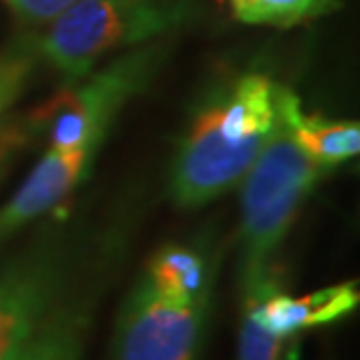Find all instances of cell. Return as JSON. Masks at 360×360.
I'll return each mask as SVG.
<instances>
[{
  "mask_svg": "<svg viewBox=\"0 0 360 360\" xmlns=\"http://www.w3.org/2000/svg\"><path fill=\"white\" fill-rule=\"evenodd\" d=\"M278 87L269 75L246 73L201 105L171 169L176 206H206L241 185L276 124Z\"/></svg>",
  "mask_w": 360,
  "mask_h": 360,
  "instance_id": "obj_1",
  "label": "cell"
},
{
  "mask_svg": "<svg viewBox=\"0 0 360 360\" xmlns=\"http://www.w3.org/2000/svg\"><path fill=\"white\" fill-rule=\"evenodd\" d=\"M326 169L297 146L281 108L262 153L241 180V285L246 300L276 290L271 260Z\"/></svg>",
  "mask_w": 360,
  "mask_h": 360,
  "instance_id": "obj_2",
  "label": "cell"
},
{
  "mask_svg": "<svg viewBox=\"0 0 360 360\" xmlns=\"http://www.w3.org/2000/svg\"><path fill=\"white\" fill-rule=\"evenodd\" d=\"M190 0H77L52 21L38 52L68 84L105 54L155 42L192 19Z\"/></svg>",
  "mask_w": 360,
  "mask_h": 360,
  "instance_id": "obj_3",
  "label": "cell"
},
{
  "mask_svg": "<svg viewBox=\"0 0 360 360\" xmlns=\"http://www.w3.org/2000/svg\"><path fill=\"white\" fill-rule=\"evenodd\" d=\"M167 54L164 42L131 47L103 70L91 73L70 87L54 94L31 115L33 127H45L49 148L70 150L82 146H101L115 115L146 89Z\"/></svg>",
  "mask_w": 360,
  "mask_h": 360,
  "instance_id": "obj_4",
  "label": "cell"
},
{
  "mask_svg": "<svg viewBox=\"0 0 360 360\" xmlns=\"http://www.w3.org/2000/svg\"><path fill=\"white\" fill-rule=\"evenodd\" d=\"M201 304H187L143 278L129 295L115 335V360H194Z\"/></svg>",
  "mask_w": 360,
  "mask_h": 360,
  "instance_id": "obj_5",
  "label": "cell"
},
{
  "mask_svg": "<svg viewBox=\"0 0 360 360\" xmlns=\"http://www.w3.org/2000/svg\"><path fill=\"white\" fill-rule=\"evenodd\" d=\"M61 290V264L52 250H35L0 269V360H14Z\"/></svg>",
  "mask_w": 360,
  "mask_h": 360,
  "instance_id": "obj_6",
  "label": "cell"
},
{
  "mask_svg": "<svg viewBox=\"0 0 360 360\" xmlns=\"http://www.w3.org/2000/svg\"><path fill=\"white\" fill-rule=\"evenodd\" d=\"M96 150L98 146L70 150L49 148L10 201L0 208V243L49 208L61 204L87 174Z\"/></svg>",
  "mask_w": 360,
  "mask_h": 360,
  "instance_id": "obj_7",
  "label": "cell"
},
{
  "mask_svg": "<svg viewBox=\"0 0 360 360\" xmlns=\"http://www.w3.org/2000/svg\"><path fill=\"white\" fill-rule=\"evenodd\" d=\"M358 302V285L354 281H347V283L323 288L302 297H288L278 290L253 295L246 300V311L253 314L271 337L283 342L288 337L300 335L302 330L328 326V323L344 319L356 311Z\"/></svg>",
  "mask_w": 360,
  "mask_h": 360,
  "instance_id": "obj_8",
  "label": "cell"
},
{
  "mask_svg": "<svg viewBox=\"0 0 360 360\" xmlns=\"http://www.w3.org/2000/svg\"><path fill=\"white\" fill-rule=\"evenodd\" d=\"M281 108L297 146L309 160L323 169H333L360 153V124L349 120H330L319 112L302 110L300 96L281 84Z\"/></svg>",
  "mask_w": 360,
  "mask_h": 360,
  "instance_id": "obj_9",
  "label": "cell"
},
{
  "mask_svg": "<svg viewBox=\"0 0 360 360\" xmlns=\"http://www.w3.org/2000/svg\"><path fill=\"white\" fill-rule=\"evenodd\" d=\"M87 330L89 316L82 309H52L14 360H82Z\"/></svg>",
  "mask_w": 360,
  "mask_h": 360,
  "instance_id": "obj_10",
  "label": "cell"
},
{
  "mask_svg": "<svg viewBox=\"0 0 360 360\" xmlns=\"http://www.w3.org/2000/svg\"><path fill=\"white\" fill-rule=\"evenodd\" d=\"M146 278L157 290L187 304H204L206 300V262L192 248H162L150 262Z\"/></svg>",
  "mask_w": 360,
  "mask_h": 360,
  "instance_id": "obj_11",
  "label": "cell"
},
{
  "mask_svg": "<svg viewBox=\"0 0 360 360\" xmlns=\"http://www.w3.org/2000/svg\"><path fill=\"white\" fill-rule=\"evenodd\" d=\"M234 17L250 26L292 28L340 10V0H229Z\"/></svg>",
  "mask_w": 360,
  "mask_h": 360,
  "instance_id": "obj_12",
  "label": "cell"
},
{
  "mask_svg": "<svg viewBox=\"0 0 360 360\" xmlns=\"http://www.w3.org/2000/svg\"><path fill=\"white\" fill-rule=\"evenodd\" d=\"M35 54L31 45L17 42L0 52V115L24 94L33 75Z\"/></svg>",
  "mask_w": 360,
  "mask_h": 360,
  "instance_id": "obj_13",
  "label": "cell"
},
{
  "mask_svg": "<svg viewBox=\"0 0 360 360\" xmlns=\"http://www.w3.org/2000/svg\"><path fill=\"white\" fill-rule=\"evenodd\" d=\"M281 342L260 326L253 314L246 311L239 335V360H278Z\"/></svg>",
  "mask_w": 360,
  "mask_h": 360,
  "instance_id": "obj_14",
  "label": "cell"
},
{
  "mask_svg": "<svg viewBox=\"0 0 360 360\" xmlns=\"http://www.w3.org/2000/svg\"><path fill=\"white\" fill-rule=\"evenodd\" d=\"M14 17L21 21H54L61 12H66L77 0H5Z\"/></svg>",
  "mask_w": 360,
  "mask_h": 360,
  "instance_id": "obj_15",
  "label": "cell"
},
{
  "mask_svg": "<svg viewBox=\"0 0 360 360\" xmlns=\"http://www.w3.org/2000/svg\"><path fill=\"white\" fill-rule=\"evenodd\" d=\"M26 129L19 124H0V169L5 167L7 160L26 143Z\"/></svg>",
  "mask_w": 360,
  "mask_h": 360,
  "instance_id": "obj_16",
  "label": "cell"
}]
</instances>
